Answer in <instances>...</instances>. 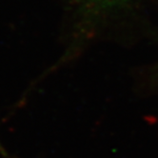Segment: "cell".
<instances>
[{
  "mask_svg": "<svg viewBox=\"0 0 158 158\" xmlns=\"http://www.w3.org/2000/svg\"><path fill=\"white\" fill-rule=\"evenodd\" d=\"M100 1H106V2H111V1H115V0H100Z\"/></svg>",
  "mask_w": 158,
  "mask_h": 158,
  "instance_id": "1",
  "label": "cell"
}]
</instances>
